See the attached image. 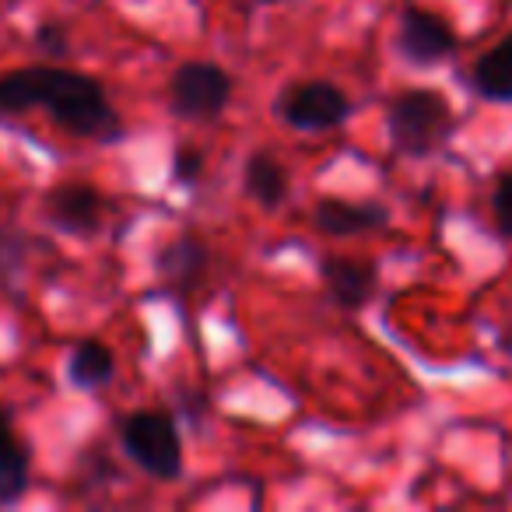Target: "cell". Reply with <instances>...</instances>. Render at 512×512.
<instances>
[{"instance_id":"9c48e42d","label":"cell","mask_w":512,"mask_h":512,"mask_svg":"<svg viewBox=\"0 0 512 512\" xmlns=\"http://www.w3.org/2000/svg\"><path fill=\"white\" fill-rule=\"evenodd\" d=\"M320 274H323L327 292L334 295V302L344 309L365 306L372 288H376V267L362 264V260H351V256H327Z\"/></svg>"},{"instance_id":"52a82bcc","label":"cell","mask_w":512,"mask_h":512,"mask_svg":"<svg viewBox=\"0 0 512 512\" xmlns=\"http://www.w3.org/2000/svg\"><path fill=\"white\" fill-rule=\"evenodd\" d=\"M46 214L57 228L71 235H88L102 225L106 214V200L95 186L85 183H64L57 190L46 193Z\"/></svg>"},{"instance_id":"7c38bea8","label":"cell","mask_w":512,"mask_h":512,"mask_svg":"<svg viewBox=\"0 0 512 512\" xmlns=\"http://www.w3.org/2000/svg\"><path fill=\"white\" fill-rule=\"evenodd\" d=\"M474 92L488 102H512V32L474 64Z\"/></svg>"},{"instance_id":"9a60e30c","label":"cell","mask_w":512,"mask_h":512,"mask_svg":"<svg viewBox=\"0 0 512 512\" xmlns=\"http://www.w3.org/2000/svg\"><path fill=\"white\" fill-rule=\"evenodd\" d=\"M204 172V155L197 148H179L172 155V183H197Z\"/></svg>"},{"instance_id":"4fadbf2b","label":"cell","mask_w":512,"mask_h":512,"mask_svg":"<svg viewBox=\"0 0 512 512\" xmlns=\"http://www.w3.org/2000/svg\"><path fill=\"white\" fill-rule=\"evenodd\" d=\"M246 190L249 197L256 200L260 207L274 211L281 200L288 197V172L278 158H271L267 151H256L253 158L246 162Z\"/></svg>"},{"instance_id":"8fae6325","label":"cell","mask_w":512,"mask_h":512,"mask_svg":"<svg viewBox=\"0 0 512 512\" xmlns=\"http://www.w3.org/2000/svg\"><path fill=\"white\" fill-rule=\"evenodd\" d=\"M32 460L29 446L15 435L11 414L0 407V502H18L29 491Z\"/></svg>"},{"instance_id":"277c9868","label":"cell","mask_w":512,"mask_h":512,"mask_svg":"<svg viewBox=\"0 0 512 512\" xmlns=\"http://www.w3.org/2000/svg\"><path fill=\"white\" fill-rule=\"evenodd\" d=\"M172 113L183 120H214L232 102V78L218 64L190 60L172 74Z\"/></svg>"},{"instance_id":"ba28073f","label":"cell","mask_w":512,"mask_h":512,"mask_svg":"<svg viewBox=\"0 0 512 512\" xmlns=\"http://www.w3.org/2000/svg\"><path fill=\"white\" fill-rule=\"evenodd\" d=\"M313 221L320 232L327 235H362V232H379L390 225V211L379 200H341V197H323L316 200Z\"/></svg>"},{"instance_id":"e0dca14e","label":"cell","mask_w":512,"mask_h":512,"mask_svg":"<svg viewBox=\"0 0 512 512\" xmlns=\"http://www.w3.org/2000/svg\"><path fill=\"white\" fill-rule=\"evenodd\" d=\"M39 46H43L46 53L64 57L67 53V32L60 29V25H43V29H39Z\"/></svg>"},{"instance_id":"5bb4252c","label":"cell","mask_w":512,"mask_h":512,"mask_svg":"<svg viewBox=\"0 0 512 512\" xmlns=\"http://www.w3.org/2000/svg\"><path fill=\"white\" fill-rule=\"evenodd\" d=\"M113 372H116V358L102 341H81L71 351V362H67V376L81 390H99V386H106L113 379Z\"/></svg>"},{"instance_id":"3957f363","label":"cell","mask_w":512,"mask_h":512,"mask_svg":"<svg viewBox=\"0 0 512 512\" xmlns=\"http://www.w3.org/2000/svg\"><path fill=\"white\" fill-rule=\"evenodd\" d=\"M120 442L127 456L158 481H176L183 474V439L176 421L162 411H137L123 418Z\"/></svg>"},{"instance_id":"6da1fadb","label":"cell","mask_w":512,"mask_h":512,"mask_svg":"<svg viewBox=\"0 0 512 512\" xmlns=\"http://www.w3.org/2000/svg\"><path fill=\"white\" fill-rule=\"evenodd\" d=\"M29 109H46L57 127L88 141H116L123 134L106 88L67 67H22L0 78V116H18Z\"/></svg>"},{"instance_id":"5b68a950","label":"cell","mask_w":512,"mask_h":512,"mask_svg":"<svg viewBox=\"0 0 512 512\" xmlns=\"http://www.w3.org/2000/svg\"><path fill=\"white\" fill-rule=\"evenodd\" d=\"M351 102L341 88L327 81H306V85L285 88L278 99V116L295 130H334L348 120Z\"/></svg>"},{"instance_id":"8992f818","label":"cell","mask_w":512,"mask_h":512,"mask_svg":"<svg viewBox=\"0 0 512 512\" xmlns=\"http://www.w3.org/2000/svg\"><path fill=\"white\" fill-rule=\"evenodd\" d=\"M397 50L404 53V60H411L414 67H432V64H439V60L453 57L456 36L439 15L421 11V8H407L404 18H400Z\"/></svg>"},{"instance_id":"2e32d148","label":"cell","mask_w":512,"mask_h":512,"mask_svg":"<svg viewBox=\"0 0 512 512\" xmlns=\"http://www.w3.org/2000/svg\"><path fill=\"white\" fill-rule=\"evenodd\" d=\"M495 221H498V228H502L505 235H512V172H505L502 179H498V186H495Z\"/></svg>"},{"instance_id":"7a4b0ae2","label":"cell","mask_w":512,"mask_h":512,"mask_svg":"<svg viewBox=\"0 0 512 512\" xmlns=\"http://www.w3.org/2000/svg\"><path fill=\"white\" fill-rule=\"evenodd\" d=\"M386 130L400 155H432L453 130V109L435 88H407L393 99Z\"/></svg>"},{"instance_id":"30bf717a","label":"cell","mask_w":512,"mask_h":512,"mask_svg":"<svg viewBox=\"0 0 512 512\" xmlns=\"http://www.w3.org/2000/svg\"><path fill=\"white\" fill-rule=\"evenodd\" d=\"M211 264V249L197 235H179L158 253V274L169 281L176 292H193Z\"/></svg>"}]
</instances>
